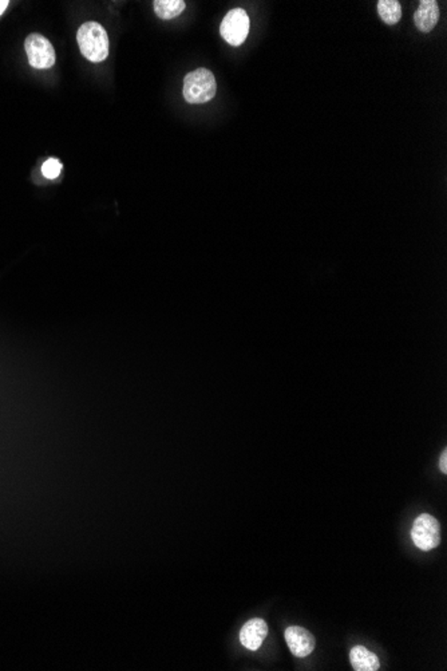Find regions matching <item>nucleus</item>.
<instances>
[{
    "mask_svg": "<svg viewBox=\"0 0 447 671\" xmlns=\"http://www.w3.org/2000/svg\"><path fill=\"white\" fill-rule=\"evenodd\" d=\"M76 42L82 55L93 63L103 62L109 55V37L103 25L86 22L76 33Z\"/></svg>",
    "mask_w": 447,
    "mask_h": 671,
    "instance_id": "1",
    "label": "nucleus"
},
{
    "mask_svg": "<svg viewBox=\"0 0 447 671\" xmlns=\"http://www.w3.org/2000/svg\"><path fill=\"white\" fill-rule=\"evenodd\" d=\"M217 90L216 78L208 69H197L195 71L187 73L184 78L182 94L187 103L199 105L207 103L211 98H214Z\"/></svg>",
    "mask_w": 447,
    "mask_h": 671,
    "instance_id": "2",
    "label": "nucleus"
},
{
    "mask_svg": "<svg viewBox=\"0 0 447 671\" xmlns=\"http://www.w3.org/2000/svg\"><path fill=\"white\" fill-rule=\"evenodd\" d=\"M411 540L421 551H431L441 544V525L434 516L423 513L418 516L411 528Z\"/></svg>",
    "mask_w": 447,
    "mask_h": 671,
    "instance_id": "3",
    "label": "nucleus"
},
{
    "mask_svg": "<svg viewBox=\"0 0 447 671\" xmlns=\"http://www.w3.org/2000/svg\"><path fill=\"white\" fill-rule=\"evenodd\" d=\"M25 50L30 66L37 70L50 69L57 61L54 46L40 34H30L25 38Z\"/></svg>",
    "mask_w": 447,
    "mask_h": 671,
    "instance_id": "4",
    "label": "nucleus"
},
{
    "mask_svg": "<svg viewBox=\"0 0 447 671\" xmlns=\"http://www.w3.org/2000/svg\"><path fill=\"white\" fill-rule=\"evenodd\" d=\"M248 13L243 8H233L224 16L220 25V34L231 46H240L245 42L249 34Z\"/></svg>",
    "mask_w": 447,
    "mask_h": 671,
    "instance_id": "5",
    "label": "nucleus"
},
{
    "mask_svg": "<svg viewBox=\"0 0 447 671\" xmlns=\"http://www.w3.org/2000/svg\"><path fill=\"white\" fill-rule=\"evenodd\" d=\"M284 638L291 653L298 658H306L315 650V636L304 627L289 626L284 633Z\"/></svg>",
    "mask_w": 447,
    "mask_h": 671,
    "instance_id": "6",
    "label": "nucleus"
},
{
    "mask_svg": "<svg viewBox=\"0 0 447 671\" xmlns=\"http://www.w3.org/2000/svg\"><path fill=\"white\" fill-rule=\"evenodd\" d=\"M268 631L269 629L267 621L260 618H253L243 626L240 631V642L250 651H256L268 636Z\"/></svg>",
    "mask_w": 447,
    "mask_h": 671,
    "instance_id": "7",
    "label": "nucleus"
},
{
    "mask_svg": "<svg viewBox=\"0 0 447 671\" xmlns=\"http://www.w3.org/2000/svg\"><path fill=\"white\" fill-rule=\"evenodd\" d=\"M439 21V7L435 0H421L414 13V23L421 33H430Z\"/></svg>",
    "mask_w": 447,
    "mask_h": 671,
    "instance_id": "8",
    "label": "nucleus"
},
{
    "mask_svg": "<svg viewBox=\"0 0 447 671\" xmlns=\"http://www.w3.org/2000/svg\"><path fill=\"white\" fill-rule=\"evenodd\" d=\"M349 662L355 671H378L381 667L378 655L364 646L351 648Z\"/></svg>",
    "mask_w": 447,
    "mask_h": 671,
    "instance_id": "9",
    "label": "nucleus"
},
{
    "mask_svg": "<svg viewBox=\"0 0 447 671\" xmlns=\"http://www.w3.org/2000/svg\"><path fill=\"white\" fill-rule=\"evenodd\" d=\"M154 13L163 21H170L177 18L187 7L184 0H156Z\"/></svg>",
    "mask_w": 447,
    "mask_h": 671,
    "instance_id": "10",
    "label": "nucleus"
},
{
    "mask_svg": "<svg viewBox=\"0 0 447 671\" xmlns=\"http://www.w3.org/2000/svg\"><path fill=\"white\" fill-rule=\"evenodd\" d=\"M378 13L385 25H397L402 18V6L397 0H379Z\"/></svg>",
    "mask_w": 447,
    "mask_h": 671,
    "instance_id": "11",
    "label": "nucleus"
},
{
    "mask_svg": "<svg viewBox=\"0 0 447 671\" xmlns=\"http://www.w3.org/2000/svg\"><path fill=\"white\" fill-rule=\"evenodd\" d=\"M62 168V164H61L59 160H57V159H49L47 161L43 164V166H42V173H43V176H45L46 178L54 180V178H57V177L61 174Z\"/></svg>",
    "mask_w": 447,
    "mask_h": 671,
    "instance_id": "12",
    "label": "nucleus"
},
{
    "mask_svg": "<svg viewBox=\"0 0 447 671\" xmlns=\"http://www.w3.org/2000/svg\"><path fill=\"white\" fill-rule=\"evenodd\" d=\"M439 469L443 473L447 472V450H443L439 459Z\"/></svg>",
    "mask_w": 447,
    "mask_h": 671,
    "instance_id": "13",
    "label": "nucleus"
},
{
    "mask_svg": "<svg viewBox=\"0 0 447 671\" xmlns=\"http://www.w3.org/2000/svg\"><path fill=\"white\" fill-rule=\"evenodd\" d=\"M8 4H10L8 0H0V15L7 10Z\"/></svg>",
    "mask_w": 447,
    "mask_h": 671,
    "instance_id": "14",
    "label": "nucleus"
}]
</instances>
